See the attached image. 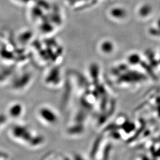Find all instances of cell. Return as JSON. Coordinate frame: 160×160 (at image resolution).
Wrapping results in <instances>:
<instances>
[{
    "label": "cell",
    "instance_id": "cell-2",
    "mask_svg": "<svg viewBox=\"0 0 160 160\" xmlns=\"http://www.w3.org/2000/svg\"><path fill=\"white\" fill-rule=\"evenodd\" d=\"M23 108L19 103H15L12 105L8 110V113L12 118H17L22 113Z\"/></svg>",
    "mask_w": 160,
    "mask_h": 160
},
{
    "label": "cell",
    "instance_id": "cell-1",
    "mask_svg": "<svg viewBox=\"0 0 160 160\" xmlns=\"http://www.w3.org/2000/svg\"><path fill=\"white\" fill-rule=\"evenodd\" d=\"M12 137L16 139L22 141H29L30 133L28 129L22 125H15L12 129Z\"/></svg>",
    "mask_w": 160,
    "mask_h": 160
}]
</instances>
